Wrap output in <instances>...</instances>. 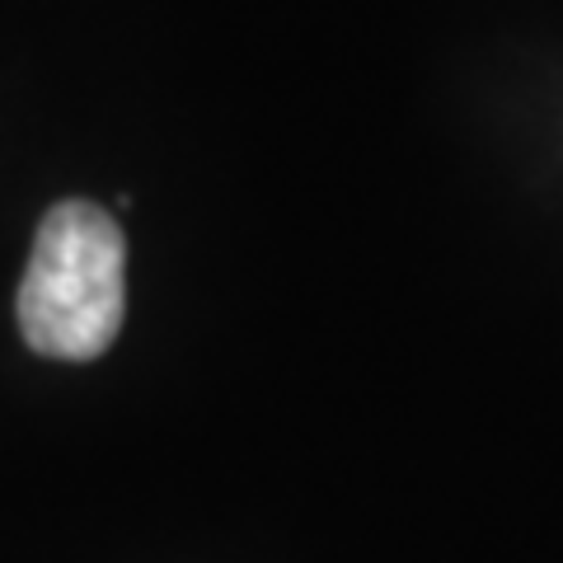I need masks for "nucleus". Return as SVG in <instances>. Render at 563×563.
I'll return each instance as SVG.
<instances>
[{
  "label": "nucleus",
  "instance_id": "1",
  "mask_svg": "<svg viewBox=\"0 0 563 563\" xmlns=\"http://www.w3.org/2000/svg\"><path fill=\"white\" fill-rule=\"evenodd\" d=\"M128 244L95 202H57L33 235L20 282L24 343L57 362H90L118 339L128 287Z\"/></svg>",
  "mask_w": 563,
  "mask_h": 563
}]
</instances>
